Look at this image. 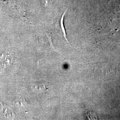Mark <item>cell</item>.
<instances>
[{
	"instance_id": "1",
	"label": "cell",
	"mask_w": 120,
	"mask_h": 120,
	"mask_svg": "<svg viewBox=\"0 0 120 120\" xmlns=\"http://www.w3.org/2000/svg\"><path fill=\"white\" fill-rule=\"evenodd\" d=\"M13 58L9 54H2L0 58V68L7 69L13 63Z\"/></svg>"
},
{
	"instance_id": "4",
	"label": "cell",
	"mask_w": 120,
	"mask_h": 120,
	"mask_svg": "<svg viewBox=\"0 0 120 120\" xmlns=\"http://www.w3.org/2000/svg\"><path fill=\"white\" fill-rule=\"evenodd\" d=\"M34 87L35 90L38 91H42L45 89V86L42 84L36 83L34 85Z\"/></svg>"
},
{
	"instance_id": "5",
	"label": "cell",
	"mask_w": 120,
	"mask_h": 120,
	"mask_svg": "<svg viewBox=\"0 0 120 120\" xmlns=\"http://www.w3.org/2000/svg\"><path fill=\"white\" fill-rule=\"evenodd\" d=\"M44 3L45 5H48L50 2H51L52 0H44Z\"/></svg>"
},
{
	"instance_id": "2",
	"label": "cell",
	"mask_w": 120,
	"mask_h": 120,
	"mask_svg": "<svg viewBox=\"0 0 120 120\" xmlns=\"http://www.w3.org/2000/svg\"><path fill=\"white\" fill-rule=\"evenodd\" d=\"M15 105L20 109H24L27 105V102L23 99H19L15 101Z\"/></svg>"
},
{
	"instance_id": "3",
	"label": "cell",
	"mask_w": 120,
	"mask_h": 120,
	"mask_svg": "<svg viewBox=\"0 0 120 120\" xmlns=\"http://www.w3.org/2000/svg\"><path fill=\"white\" fill-rule=\"evenodd\" d=\"M66 10H65V11L64 12V13L63 14L62 17L60 18V30L61 31V33H62V35H63L64 37V38L66 39V40L68 42V40L67 38V37H66V32H65V29H64V24H63V20H64V15H65V13L66 12Z\"/></svg>"
}]
</instances>
